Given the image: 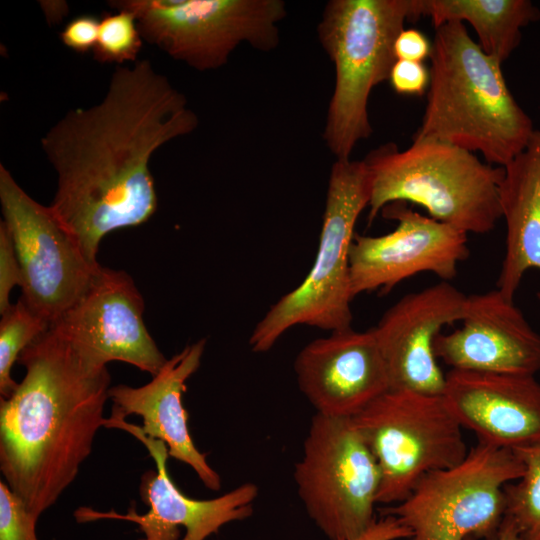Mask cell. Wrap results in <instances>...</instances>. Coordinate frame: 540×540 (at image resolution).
Segmentation results:
<instances>
[{
    "instance_id": "cell-26",
    "label": "cell",
    "mask_w": 540,
    "mask_h": 540,
    "mask_svg": "<svg viewBox=\"0 0 540 540\" xmlns=\"http://www.w3.org/2000/svg\"><path fill=\"white\" fill-rule=\"evenodd\" d=\"M23 278L12 238L3 221L0 222V313L12 305L10 293L15 286L22 287Z\"/></svg>"
},
{
    "instance_id": "cell-24",
    "label": "cell",
    "mask_w": 540,
    "mask_h": 540,
    "mask_svg": "<svg viewBox=\"0 0 540 540\" xmlns=\"http://www.w3.org/2000/svg\"><path fill=\"white\" fill-rule=\"evenodd\" d=\"M142 40L135 14L127 9H116L100 19L93 57L100 63L118 66L127 61H136Z\"/></svg>"
},
{
    "instance_id": "cell-19",
    "label": "cell",
    "mask_w": 540,
    "mask_h": 540,
    "mask_svg": "<svg viewBox=\"0 0 540 540\" xmlns=\"http://www.w3.org/2000/svg\"><path fill=\"white\" fill-rule=\"evenodd\" d=\"M205 345V339L186 345L167 359L152 380L143 386L119 384L110 387L112 410L109 419L125 420L129 415H139L144 434L165 443L169 457L190 466L206 488L219 491L221 477L208 464L206 455L195 446L188 426L189 415L182 401L186 381L198 370Z\"/></svg>"
},
{
    "instance_id": "cell-30",
    "label": "cell",
    "mask_w": 540,
    "mask_h": 540,
    "mask_svg": "<svg viewBox=\"0 0 540 540\" xmlns=\"http://www.w3.org/2000/svg\"><path fill=\"white\" fill-rule=\"evenodd\" d=\"M410 537V530L395 517L382 515L357 536L344 540H402Z\"/></svg>"
},
{
    "instance_id": "cell-23",
    "label": "cell",
    "mask_w": 540,
    "mask_h": 540,
    "mask_svg": "<svg viewBox=\"0 0 540 540\" xmlns=\"http://www.w3.org/2000/svg\"><path fill=\"white\" fill-rule=\"evenodd\" d=\"M1 316L0 394L1 398H8L18 386L11 376L14 363L22 351L49 328L50 323L31 309L21 297Z\"/></svg>"
},
{
    "instance_id": "cell-14",
    "label": "cell",
    "mask_w": 540,
    "mask_h": 540,
    "mask_svg": "<svg viewBox=\"0 0 540 540\" xmlns=\"http://www.w3.org/2000/svg\"><path fill=\"white\" fill-rule=\"evenodd\" d=\"M381 212L397 225L380 236L354 235L349 252L353 298L374 290L386 293L420 272L452 280L458 264L470 255L467 233L421 215L404 202L388 204Z\"/></svg>"
},
{
    "instance_id": "cell-33",
    "label": "cell",
    "mask_w": 540,
    "mask_h": 540,
    "mask_svg": "<svg viewBox=\"0 0 540 540\" xmlns=\"http://www.w3.org/2000/svg\"><path fill=\"white\" fill-rule=\"evenodd\" d=\"M139 540H149V539H147V538L144 537V538H141V539H139Z\"/></svg>"
},
{
    "instance_id": "cell-4",
    "label": "cell",
    "mask_w": 540,
    "mask_h": 540,
    "mask_svg": "<svg viewBox=\"0 0 540 540\" xmlns=\"http://www.w3.org/2000/svg\"><path fill=\"white\" fill-rule=\"evenodd\" d=\"M371 179L368 222L388 204L409 202L465 233L485 234L502 218L499 189L504 167L438 140L413 138L400 150L386 143L364 159Z\"/></svg>"
},
{
    "instance_id": "cell-5",
    "label": "cell",
    "mask_w": 540,
    "mask_h": 540,
    "mask_svg": "<svg viewBox=\"0 0 540 540\" xmlns=\"http://www.w3.org/2000/svg\"><path fill=\"white\" fill-rule=\"evenodd\" d=\"M415 0H331L317 27L319 41L335 66L324 141L337 160L350 159L370 137L368 100L389 80L394 43L407 21H417Z\"/></svg>"
},
{
    "instance_id": "cell-16",
    "label": "cell",
    "mask_w": 540,
    "mask_h": 540,
    "mask_svg": "<svg viewBox=\"0 0 540 540\" xmlns=\"http://www.w3.org/2000/svg\"><path fill=\"white\" fill-rule=\"evenodd\" d=\"M300 391L316 413L352 418L390 389L372 328L331 332L305 345L294 361Z\"/></svg>"
},
{
    "instance_id": "cell-17",
    "label": "cell",
    "mask_w": 540,
    "mask_h": 540,
    "mask_svg": "<svg viewBox=\"0 0 540 540\" xmlns=\"http://www.w3.org/2000/svg\"><path fill=\"white\" fill-rule=\"evenodd\" d=\"M462 327L440 333L434 352L451 369L534 375L540 371V335L514 301L496 288L467 296Z\"/></svg>"
},
{
    "instance_id": "cell-13",
    "label": "cell",
    "mask_w": 540,
    "mask_h": 540,
    "mask_svg": "<svg viewBox=\"0 0 540 540\" xmlns=\"http://www.w3.org/2000/svg\"><path fill=\"white\" fill-rule=\"evenodd\" d=\"M144 300L122 270L99 265L77 300L50 326L92 361H121L156 375L167 359L147 330Z\"/></svg>"
},
{
    "instance_id": "cell-27",
    "label": "cell",
    "mask_w": 540,
    "mask_h": 540,
    "mask_svg": "<svg viewBox=\"0 0 540 540\" xmlns=\"http://www.w3.org/2000/svg\"><path fill=\"white\" fill-rule=\"evenodd\" d=\"M389 81L400 95L422 96L429 87V68L423 62L396 60Z\"/></svg>"
},
{
    "instance_id": "cell-28",
    "label": "cell",
    "mask_w": 540,
    "mask_h": 540,
    "mask_svg": "<svg viewBox=\"0 0 540 540\" xmlns=\"http://www.w3.org/2000/svg\"><path fill=\"white\" fill-rule=\"evenodd\" d=\"M100 20L90 14L71 19L60 33L62 43L77 53L93 51L99 34Z\"/></svg>"
},
{
    "instance_id": "cell-15",
    "label": "cell",
    "mask_w": 540,
    "mask_h": 540,
    "mask_svg": "<svg viewBox=\"0 0 540 540\" xmlns=\"http://www.w3.org/2000/svg\"><path fill=\"white\" fill-rule=\"evenodd\" d=\"M467 295L441 281L402 297L372 328L385 360L390 389L442 395L445 374L434 352L446 325L461 321Z\"/></svg>"
},
{
    "instance_id": "cell-9",
    "label": "cell",
    "mask_w": 540,
    "mask_h": 540,
    "mask_svg": "<svg viewBox=\"0 0 540 540\" xmlns=\"http://www.w3.org/2000/svg\"><path fill=\"white\" fill-rule=\"evenodd\" d=\"M133 12L142 38L198 71L224 66L243 42L269 52L286 16L281 0H113Z\"/></svg>"
},
{
    "instance_id": "cell-21",
    "label": "cell",
    "mask_w": 540,
    "mask_h": 540,
    "mask_svg": "<svg viewBox=\"0 0 540 540\" xmlns=\"http://www.w3.org/2000/svg\"><path fill=\"white\" fill-rule=\"evenodd\" d=\"M419 18L435 28L452 21L468 22L482 51L503 64L520 45L522 29L540 19L530 0H415Z\"/></svg>"
},
{
    "instance_id": "cell-6",
    "label": "cell",
    "mask_w": 540,
    "mask_h": 540,
    "mask_svg": "<svg viewBox=\"0 0 540 540\" xmlns=\"http://www.w3.org/2000/svg\"><path fill=\"white\" fill-rule=\"evenodd\" d=\"M371 179L364 160H337L331 167L314 263L305 279L273 304L249 338L253 352L269 351L291 327L330 332L352 324L349 252L354 228L369 206Z\"/></svg>"
},
{
    "instance_id": "cell-3",
    "label": "cell",
    "mask_w": 540,
    "mask_h": 540,
    "mask_svg": "<svg viewBox=\"0 0 540 540\" xmlns=\"http://www.w3.org/2000/svg\"><path fill=\"white\" fill-rule=\"evenodd\" d=\"M429 59L426 106L413 138L480 152L500 167L524 150L533 122L509 90L502 64L482 51L463 22L435 28Z\"/></svg>"
},
{
    "instance_id": "cell-29",
    "label": "cell",
    "mask_w": 540,
    "mask_h": 540,
    "mask_svg": "<svg viewBox=\"0 0 540 540\" xmlns=\"http://www.w3.org/2000/svg\"><path fill=\"white\" fill-rule=\"evenodd\" d=\"M432 42L421 31L410 28L403 29L394 43L397 60L424 62L430 57Z\"/></svg>"
},
{
    "instance_id": "cell-32",
    "label": "cell",
    "mask_w": 540,
    "mask_h": 540,
    "mask_svg": "<svg viewBox=\"0 0 540 540\" xmlns=\"http://www.w3.org/2000/svg\"><path fill=\"white\" fill-rule=\"evenodd\" d=\"M465 540H476L475 538H467ZM496 540H521L515 525L506 517L502 522Z\"/></svg>"
},
{
    "instance_id": "cell-31",
    "label": "cell",
    "mask_w": 540,
    "mask_h": 540,
    "mask_svg": "<svg viewBox=\"0 0 540 540\" xmlns=\"http://www.w3.org/2000/svg\"><path fill=\"white\" fill-rule=\"evenodd\" d=\"M40 3L47 21L56 23L68 12V5L64 1H41Z\"/></svg>"
},
{
    "instance_id": "cell-12",
    "label": "cell",
    "mask_w": 540,
    "mask_h": 540,
    "mask_svg": "<svg viewBox=\"0 0 540 540\" xmlns=\"http://www.w3.org/2000/svg\"><path fill=\"white\" fill-rule=\"evenodd\" d=\"M104 427L130 433L143 443L153 458L156 471L144 473L139 487L142 500L149 509L138 514L132 505L126 514H121L83 506L74 512L78 523L124 520L135 523L149 540H206L224 525L245 520L253 514V504L258 496V487L254 483H243L213 499L191 498L179 490L168 474L169 454L165 443L147 436L140 426L126 420L106 418Z\"/></svg>"
},
{
    "instance_id": "cell-8",
    "label": "cell",
    "mask_w": 540,
    "mask_h": 540,
    "mask_svg": "<svg viewBox=\"0 0 540 540\" xmlns=\"http://www.w3.org/2000/svg\"><path fill=\"white\" fill-rule=\"evenodd\" d=\"M351 420L380 470L378 504L401 502L426 474L455 466L468 453L442 395L389 389Z\"/></svg>"
},
{
    "instance_id": "cell-20",
    "label": "cell",
    "mask_w": 540,
    "mask_h": 540,
    "mask_svg": "<svg viewBox=\"0 0 540 540\" xmlns=\"http://www.w3.org/2000/svg\"><path fill=\"white\" fill-rule=\"evenodd\" d=\"M499 200L506 223V249L496 285L513 301L524 274L540 270V129H535L524 150L504 166ZM537 297L540 299V291Z\"/></svg>"
},
{
    "instance_id": "cell-7",
    "label": "cell",
    "mask_w": 540,
    "mask_h": 540,
    "mask_svg": "<svg viewBox=\"0 0 540 540\" xmlns=\"http://www.w3.org/2000/svg\"><path fill=\"white\" fill-rule=\"evenodd\" d=\"M523 473L513 450L478 441L460 463L426 474L381 513L407 527L408 540H496L506 511L504 488Z\"/></svg>"
},
{
    "instance_id": "cell-10",
    "label": "cell",
    "mask_w": 540,
    "mask_h": 540,
    "mask_svg": "<svg viewBox=\"0 0 540 540\" xmlns=\"http://www.w3.org/2000/svg\"><path fill=\"white\" fill-rule=\"evenodd\" d=\"M293 475L306 513L329 540L355 537L376 520L380 470L351 418L316 413Z\"/></svg>"
},
{
    "instance_id": "cell-2",
    "label": "cell",
    "mask_w": 540,
    "mask_h": 540,
    "mask_svg": "<svg viewBox=\"0 0 540 540\" xmlns=\"http://www.w3.org/2000/svg\"><path fill=\"white\" fill-rule=\"evenodd\" d=\"M23 380L0 399V470L39 517L78 475L104 427L107 365L78 351L52 326L20 354Z\"/></svg>"
},
{
    "instance_id": "cell-25",
    "label": "cell",
    "mask_w": 540,
    "mask_h": 540,
    "mask_svg": "<svg viewBox=\"0 0 540 540\" xmlns=\"http://www.w3.org/2000/svg\"><path fill=\"white\" fill-rule=\"evenodd\" d=\"M36 515L5 481H0V540H38Z\"/></svg>"
},
{
    "instance_id": "cell-11",
    "label": "cell",
    "mask_w": 540,
    "mask_h": 540,
    "mask_svg": "<svg viewBox=\"0 0 540 540\" xmlns=\"http://www.w3.org/2000/svg\"><path fill=\"white\" fill-rule=\"evenodd\" d=\"M0 202L22 272L21 298L51 325L77 300L100 264L89 262L51 208L30 197L2 164Z\"/></svg>"
},
{
    "instance_id": "cell-18",
    "label": "cell",
    "mask_w": 540,
    "mask_h": 540,
    "mask_svg": "<svg viewBox=\"0 0 540 540\" xmlns=\"http://www.w3.org/2000/svg\"><path fill=\"white\" fill-rule=\"evenodd\" d=\"M442 397L479 442L513 451L540 446V383L534 375L451 369Z\"/></svg>"
},
{
    "instance_id": "cell-1",
    "label": "cell",
    "mask_w": 540,
    "mask_h": 540,
    "mask_svg": "<svg viewBox=\"0 0 540 540\" xmlns=\"http://www.w3.org/2000/svg\"><path fill=\"white\" fill-rule=\"evenodd\" d=\"M187 99L148 59L118 66L103 99L69 110L41 139L57 173L49 205L86 258L108 233L148 221L158 199L150 170L165 143L193 132Z\"/></svg>"
},
{
    "instance_id": "cell-22",
    "label": "cell",
    "mask_w": 540,
    "mask_h": 540,
    "mask_svg": "<svg viewBox=\"0 0 540 540\" xmlns=\"http://www.w3.org/2000/svg\"><path fill=\"white\" fill-rule=\"evenodd\" d=\"M514 452L524 473L504 488L505 517L515 525L521 540H540V446Z\"/></svg>"
}]
</instances>
